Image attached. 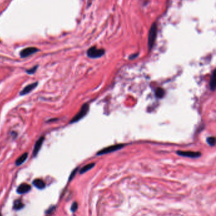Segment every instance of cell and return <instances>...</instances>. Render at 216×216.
<instances>
[{"instance_id": "9c48e42d", "label": "cell", "mask_w": 216, "mask_h": 216, "mask_svg": "<svg viewBox=\"0 0 216 216\" xmlns=\"http://www.w3.org/2000/svg\"><path fill=\"white\" fill-rule=\"evenodd\" d=\"M31 187L30 185L26 184V183H23V184H21L19 187H18L17 192L18 193H19V194H24V193L29 192L31 190Z\"/></svg>"}, {"instance_id": "7c38bea8", "label": "cell", "mask_w": 216, "mask_h": 216, "mask_svg": "<svg viewBox=\"0 0 216 216\" xmlns=\"http://www.w3.org/2000/svg\"><path fill=\"white\" fill-rule=\"evenodd\" d=\"M28 157V153L25 152L24 153H23L22 155L21 156H20L19 158L17 159V160H16L15 162V164L17 166H20L21 165V164H22L25 160H26L27 158Z\"/></svg>"}, {"instance_id": "d6986e66", "label": "cell", "mask_w": 216, "mask_h": 216, "mask_svg": "<svg viewBox=\"0 0 216 216\" xmlns=\"http://www.w3.org/2000/svg\"><path fill=\"white\" fill-rule=\"evenodd\" d=\"M77 170H78V169H75L74 171H73L72 172V173L71 174V176H70V178H69V180H71V179H72L73 178H74V176H75V173H76V171H77Z\"/></svg>"}, {"instance_id": "30bf717a", "label": "cell", "mask_w": 216, "mask_h": 216, "mask_svg": "<svg viewBox=\"0 0 216 216\" xmlns=\"http://www.w3.org/2000/svg\"><path fill=\"white\" fill-rule=\"evenodd\" d=\"M33 185H34L36 188L38 189H43L45 188L46 185L45 183L41 179H36L33 181Z\"/></svg>"}, {"instance_id": "9a60e30c", "label": "cell", "mask_w": 216, "mask_h": 216, "mask_svg": "<svg viewBox=\"0 0 216 216\" xmlns=\"http://www.w3.org/2000/svg\"><path fill=\"white\" fill-rule=\"evenodd\" d=\"M156 96L157 97L159 98H162L164 97V96L165 95V91L163 89H162V88H158V89H157L156 90Z\"/></svg>"}, {"instance_id": "5b68a950", "label": "cell", "mask_w": 216, "mask_h": 216, "mask_svg": "<svg viewBox=\"0 0 216 216\" xmlns=\"http://www.w3.org/2000/svg\"><path fill=\"white\" fill-rule=\"evenodd\" d=\"M177 154L182 156V157H190V158H199L201 156V153L200 152H193V151H177Z\"/></svg>"}, {"instance_id": "8992f818", "label": "cell", "mask_w": 216, "mask_h": 216, "mask_svg": "<svg viewBox=\"0 0 216 216\" xmlns=\"http://www.w3.org/2000/svg\"><path fill=\"white\" fill-rule=\"evenodd\" d=\"M38 51H39V49L38 48H36V47H27V48H25V49H24L20 53V56L22 58H26L27 56L32 55V54H33L36 53V52H38Z\"/></svg>"}, {"instance_id": "ac0fdd59", "label": "cell", "mask_w": 216, "mask_h": 216, "mask_svg": "<svg viewBox=\"0 0 216 216\" xmlns=\"http://www.w3.org/2000/svg\"><path fill=\"white\" fill-rule=\"evenodd\" d=\"M36 69H37V67H34L33 68H32V69H29V70H27V72L28 74H34V71L36 70Z\"/></svg>"}, {"instance_id": "44dd1931", "label": "cell", "mask_w": 216, "mask_h": 216, "mask_svg": "<svg viewBox=\"0 0 216 216\" xmlns=\"http://www.w3.org/2000/svg\"><path fill=\"white\" fill-rule=\"evenodd\" d=\"M0 216H2V215H1V213H0Z\"/></svg>"}, {"instance_id": "4fadbf2b", "label": "cell", "mask_w": 216, "mask_h": 216, "mask_svg": "<svg viewBox=\"0 0 216 216\" xmlns=\"http://www.w3.org/2000/svg\"><path fill=\"white\" fill-rule=\"evenodd\" d=\"M94 165H95L94 163H90V164H87V165L82 167L81 169H80L79 171L80 174H83V173H86V172H87V171L91 169L94 166Z\"/></svg>"}, {"instance_id": "277c9868", "label": "cell", "mask_w": 216, "mask_h": 216, "mask_svg": "<svg viewBox=\"0 0 216 216\" xmlns=\"http://www.w3.org/2000/svg\"><path fill=\"white\" fill-rule=\"evenodd\" d=\"M124 147V144H120L108 146V147L103 148V149H101V151H98L96 153V155L101 156V155H103V154H107V153L118 151V150L121 149Z\"/></svg>"}, {"instance_id": "5bb4252c", "label": "cell", "mask_w": 216, "mask_h": 216, "mask_svg": "<svg viewBox=\"0 0 216 216\" xmlns=\"http://www.w3.org/2000/svg\"><path fill=\"white\" fill-rule=\"evenodd\" d=\"M24 206V203L21 202L20 200H17L15 201L14 204H13V208L15 210H20L21 208H22Z\"/></svg>"}, {"instance_id": "52a82bcc", "label": "cell", "mask_w": 216, "mask_h": 216, "mask_svg": "<svg viewBox=\"0 0 216 216\" xmlns=\"http://www.w3.org/2000/svg\"><path fill=\"white\" fill-rule=\"evenodd\" d=\"M44 140H45V137H41L39 138V140L36 142V144L34 145V150H33V156H36L38 155L39 151L41 148V146L43 144Z\"/></svg>"}, {"instance_id": "8fae6325", "label": "cell", "mask_w": 216, "mask_h": 216, "mask_svg": "<svg viewBox=\"0 0 216 216\" xmlns=\"http://www.w3.org/2000/svg\"><path fill=\"white\" fill-rule=\"evenodd\" d=\"M215 69H214L213 73H212L211 78H210V90L212 91H214L215 88V84H216V76H215Z\"/></svg>"}, {"instance_id": "e0dca14e", "label": "cell", "mask_w": 216, "mask_h": 216, "mask_svg": "<svg viewBox=\"0 0 216 216\" xmlns=\"http://www.w3.org/2000/svg\"><path fill=\"white\" fill-rule=\"evenodd\" d=\"M78 203H76V202L73 203V204L72 205V207H71V210H72V212H75L77 209H78Z\"/></svg>"}, {"instance_id": "3957f363", "label": "cell", "mask_w": 216, "mask_h": 216, "mask_svg": "<svg viewBox=\"0 0 216 216\" xmlns=\"http://www.w3.org/2000/svg\"><path fill=\"white\" fill-rule=\"evenodd\" d=\"M105 54V50L98 49L96 46H93L87 51V55L90 58H98L103 56Z\"/></svg>"}, {"instance_id": "7a4b0ae2", "label": "cell", "mask_w": 216, "mask_h": 216, "mask_svg": "<svg viewBox=\"0 0 216 216\" xmlns=\"http://www.w3.org/2000/svg\"><path fill=\"white\" fill-rule=\"evenodd\" d=\"M88 111H89L88 104H83L79 113L72 119V120L70 122V123H74L75 122H79V120L81 119L83 117H85L87 115Z\"/></svg>"}, {"instance_id": "6da1fadb", "label": "cell", "mask_w": 216, "mask_h": 216, "mask_svg": "<svg viewBox=\"0 0 216 216\" xmlns=\"http://www.w3.org/2000/svg\"><path fill=\"white\" fill-rule=\"evenodd\" d=\"M157 25L156 23H153L152 26L150 28L149 31V34H148V48L150 50L152 49L155 44V39L157 38Z\"/></svg>"}, {"instance_id": "ba28073f", "label": "cell", "mask_w": 216, "mask_h": 216, "mask_svg": "<svg viewBox=\"0 0 216 216\" xmlns=\"http://www.w3.org/2000/svg\"><path fill=\"white\" fill-rule=\"evenodd\" d=\"M38 82H34L33 83L29 84V85H28L26 87H25L24 89L20 92V95H21V96H24V95L29 94V92H31V91H32L36 87L38 86Z\"/></svg>"}, {"instance_id": "2e32d148", "label": "cell", "mask_w": 216, "mask_h": 216, "mask_svg": "<svg viewBox=\"0 0 216 216\" xmlns=\"http://www.w3.org/2000/svg\"><path fill=\"white\" fill-rule=\"evenodd\" d=\"M207 142L209 145L214 146L215 145V137H208L207 139Z\"/></svg>"}, {"instance_id": "ffe728a7", "label": "cell", "mask_w": 216, "mask_h": 216, "mask_svg": "<svg viewBox=\"0 0 216 216\" xmlns=\"http://www.w3.org/2000/svg\"><path fill=\"white\" fill-rule=\"evenodd\" d=\"M54 208H55L54 207H53V208H52V207H51V208H50V210L47 211V214H49V213H51V212H52V211H53V210L54 209Z\"/></svg>"}]
</instances>
